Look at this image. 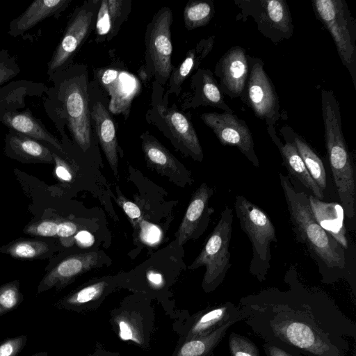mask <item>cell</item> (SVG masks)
Wrapping results in <instances>:
<instances>
[{"instance_id":"cell-1","label":"cell","mask_w":356,"mask_h":356,"mask_svg":"<svg viewBox=\"0 0 356 356\" xmlns=\"http://www.w3.org/2000/svg\"><path fill=\"white\" fill-rule=\"evenodd\" d=\"M284 290L270 287L242 297L245 323L266 342L301 356H348L347 338L356 323L325 291L305 285L296 266L284 277Z\"/></svg>"},{"instance_id":"cell-2","label":"cell","mask_w":356,"mask_h":356,"mask_svg":"<svg viewBox=\"0 0 356 356\" xmlns=\"http://www.w3.org/2000/svg\"><path fill=\"white\" fill-rule=\"evenodd\" d=\"M279 177L296 240L305 246L315 261L321 282L332 284L345 280L355 296V280L346 249L317 222L311 211L309 195L295 188L287 176L280 172Z\"/></svg>"},{"instance_id":"cell-3","label":"cell","mask_w":356,"mask_h":356,"mask_svg":"<svg viewBox=\"0 0 356 356\" xmlns=\"http://www.w3.org/2000/svg\"><path fill=\"white\" fill-rule=\"evenodd\" d=\"M54 83L53 95L58 129L66 126L72 141L82 154L96 156L98 141L94 132L89 108V73L83 63H73L49 76Z\"/></svg>"},{"instance_id":"cell-4","label":"cell","mask_w":356,"mask_h":356,"mask_svg":"<svg viewBox=\"0 0 356 356\" xmlns=\"http://www.w3.org/2000/svg\"><path fill=\"white\" fill-rule=\"evenodd\" d=\"M152 83L149 106L145 113L147 122L156 127L173 147L186 156L201 162L204 154L189 112L169 103L165 88Z\"/></svg>"},{"instance_id":"cell-5","label":"cell","mask_w":356,"mask_h":356,"mask_svg":"<svg viewBox=\"0 0 356 356\" xmlns=\"http://www.w3.org/2000/svg\"><path fill=\"white\" fill-rule=\"evenodd\" d=\"M172 10L161 8L146 26L145 33V63L138 70L143 82L151 81L165 87L174 69L172 63Z\"/></svg>"},{"instance_id":"cell-6","label":"cell","mask_w":356,"mask_h":356,"mask_svg":"<svg viewBox=\"0 0 356 356\" xmlns=\"http://www.w3.org/2000/svg\"><path fill=\"white\" fill-rule=\"evenodd\" d=\"M234 207L241 228L252 245L249 273L263 282L270 268V243L277 242L275 226L263 209L243 195L236 196Z\"/></svg>"},{"instance_id":"cell-7","label":"cell","mask_w":356,"mask_h":356,"mask_svg":"<svg viewBox=\"0 0 356 356\" xmlns=\"http://www.w3.org/2000/svg\"><path fill=\"white\" fill-rule=\"evenodd\" d=\"M325 147L334 185L348 220L355 216L356 185L351 154L342 132L338 117L324 120Z\"/></svg>"},{"instance_id":"cell-8","label":"cell","mask_w":356,"mask_h":356,"mask_svg":"<svg viewBox=\"0 0 356 356\" xmlns=\"http://www.w3.org/2000/svg\"><path fill=\"white\" fill-rule=\"evenodd\" d=\"M232 222L233 210L225 206L201 252L188 267L190 270L205 267L202 287L206 293L213 291L222 283L231 267Z\"/></svg>"},{"instance_id":"cell-9","label":"cell","mask_w":356,"mask_h":356,"mask_svg":"<svg viewBox=\"0 0 356 356\" xmlns=\"http://www.w3.org/2000/svg\"><path fill=\"white\" fill-rule=\"evenodd\" d=\"M316 16L327 29L356 89V21L343 0H314Z\"/></svg>"},{"instance_id":"cell-10","label":"cell","mask_w":356,"mask_h":356,"mask_svg":"<svg viewBox=\"0 0 356 356\" xmlns=\"http://www.w3.org/2000/svg\"><path fill=\"white\" fill-rule=\"evenodd\" d=\"M99 3L100 0H86L74 10L47 63L49 76L73 64L76 54L94 31Z\"/></svg>"},{"instance_id":"cell-11","label":"cell","mask_w":356,"mask_h":356,"mask_svg":"<svg viewBox=\"0 0 356 356\" xmlns=\"http://www.w3.org/2000/svg\"><path fill=\"white\" fill-rule=\"evenodd\" d=\"M93 79L106 96L110 113L122 115L126 120L134 99L142 91L140 79L117 60L108 66L95 68Z\"/></svg>"},{"instance_id":"cell-12","label":"cell","mask_w":356,"mask_h":356,"mask_svg":"<svg viewBox=\"0 0 356 356\" xmlns=\"http://www.w3.org/2000/svg\"><path fill=\"white\" fill-rule=\"evenodd\" d=\"M248 75L241 99L250 106L256 117L264 120L268 127H274L279 120V97L266 73L264 63L259 58L247 55Z\"/></svg>"},{"instance_id":"cell-13","label":"cell","mask_w":356,"mask_h":356,"mask_svg":"<svg viewBox=\"0 0 356 356\" xmlns=\"http://www.w3.org/2000/svg\"><path fill=\"white\" fill-rule=\"evenodd\" d=\"M235 4L241 10L237 19L250 16L257 29L277 43L289 39L294 26L286 2L284 0H237Z\"/></svg>"},{"instance_id":"cell-14","label":"cell","mask_w":356,"mask_h":356,"mask_svg":"<svg viewBox=\"0 0 356 356\" xmlns=\"http://www.w3.org/2000/svg\"><path fill=\"white\" fill-rule=\"evenodd\" d=\"M89 108L92 126L106 159L116 176L122 149L116 135V124L108 110V99L97 82H89Z\"/></svg>"},{"instance_id":"cell-15","label":"cell","mask_w":356,"mask_h":356,"mask_svg":"<svg viewBox=\"0 0 356 356\" xmlns=\"http://www.w3.org/2000/svg\"><path fill=\"white\" fill-rule=\"evenodd\" d=\"M200 119L213 131L222 145L237 147L254 167H259L252 133L245 121L227 112L204 113Z\"/></svg>"},{"instance_id":"cell-16","label":"cell","mask_w":356,"mask_h":356,"mask_svg":"<svg viewBox=\"0 0 356 356\" xmlns=\"http://www.w3.org/2000/svg\"><path fill=\"white\" fill-rule=\"evenodd\" d=\"M189 78L188 90L183 93L179 99L181 110L213 106L234 113L225 103L218 83L209 69L200 67Z\"/></svg>"},{"instance_id":"cell-17","label":"cell","mask_w":356,"mask_h":356,"mask_svg":"<svg viewBox=\"0 0 356 356\" xmlns=\"http://www.w3.org/2000/svg\"><path fill=\"white\" fill-rule=\"evenodd\" d=\"M215 74L222 94L231 99L241 97L248 75V64L245 49L234 46L227 50L216 65Z\"/></svg>"},{"instance_id":"cell-18","label":"cell","mask_w":356,"mask_h":356,"mask_svg":"<svg viewBox=\"0 0 356 356\" xmlns=\"http://www.w3.org/2000/svg\"><path fill=\"white\" fill-rule=\"evenodd\" d=\"M140 140L148 166L175 182L181 184L184 181L186 184L191 181L184 165L148 130L140 134Z\"/></svg>"},{"instance_id":"cell-19","label":"cell","mask_w":356,"mask_h":356,"mask_svg":"<svg viewBox=\"0 0 356 356\" xmlns=\"http://www.w3.org/2000/svg\"><path fill=\"white\" fill-rule=\"evenodd\" d=\"M213 193V188L206 183H202L193 193L177 232L179 246L192 238L198 237L206 229L213 212L209 207Z\"/></svg>"},{"instance_id":"cell-20","label":"cell","mask_w":356,"mask_h":356,"mask_svg":"<svg viewBox=\"0 0 356 356\" xmlns=\"http://www.w3.org/2000/svg\"><path fill=\"white\" fill-rule=\"evenodd\" d=\"M100 256L97 252H85L70 256L48 272L39 283L37 293L55 287L60 290L74 278L97 266Z\"/></svg>"},{"instance_id":"cell-21","label":"cell","mask_w":356,"mask_h":356,"mask_svg":"<svg viewBox=\"0 0 356 356\" xmlns=\"http://www.w3.org/2000/svg\"><path fill=\"white\" fill-rule=\"evenodd\" d=\"M243 319L244 314L240 307L232 302L208 307L193 318L185 339L208 335L227 323H236Z\"/></svg>"},{"instance_id":"cell-22","label":"cell","mask_w":356,"mask_h":356,"mask_svg":"<svg viewBox=\"0 0 356 356\" xmlns=\"http://www.w3.org/2000/svg\"><path fill=\"white\" fill-rule=\"evenodd\" d=\"M131 0H100L95 32L96 42L111 41L118 33L131 10Z\"/></svg>"},{"instance_id":"cell-23","label":"cell","mask_w":356,"mask_h":356,"mask_svg":"<svg viewBox=\"0 0 356 356\" xmlns=\"http://www.w3.org/2000/svg\"><path fill=\"white\" fill-rule=\"evenodd\" d=\"M71 2L72 0L34 1L19 16L10 22L8 33L15 38L47 18H58Z\"/></svg>"},{"instance_id":"cell-24","label":"cell","mask_w":356,"mask_h":356,"mask_svg":"<svg viewBox=\"0 0 356 356\" xmlns=\"http://www.w3.org/2000/svg\"><path fill=\"white\" fill-rule=\"evenodd\" d=\"M214 41V35L201 39L188 50L183 61L174 67L165 87L168 95H174L178 97L181 95L184 81L200 68L201 63L213 49Z\"/></svg>"},{"instance_id":"cell-25","label":"cell","mask_w":356,"mask_h":356,"mask_svg":"<svg viewBox=\"0 0 356 356\" xmlns=\"http://www.w3.org/2000/svg\"><path fill=\"white\" fill-rule=\"evenodd\" d=\"M5 154L22 163H54L52 151L39 140L9 129L5 138Z\"/></svg>"},{"instance_id":"cell-26","label":"cell","mask_w":356,"mask_h":356,"mask_svg":"<svg viewBox=\"0 0 356 356\" xmlns=\"http://www.w3.org/2000/svg\"><path fill=\"white\" fill-rule=\"evenodd\" d=\"M0 121L9 129L37 140L51 145L57 151L63 152L62 143L52 135L27 108L24 111H0Z\"/></svg>"},{"instance_id":"cell-27","label":"cell","mask_w":356,"mask_h":356,"mask_svg":"<svg viewBox=\"0 0 356 356\" xmlns=\"http://www.w3.org/2000/svg\"><path fill=\"white\" fill-rule=\"evenodd\" d=\"M312 214L319 225L343 248L348 249L344 212L337 202H325L313 195L309 196Z\"/></svg>"},{"instance_id":"cell-28","label":"cell","mask_w":356,"mask_h":356,"mask_svg":"<svg viewBox=\"0 0 356 356\" xmlns=\"http://www.w3.org/2000/svg\"><path fill=\"white\" fill-rule=\"evenodd\" d=\"M267 131L271 140L277 147L282 158L283 165L289 174L312 192L314 197L321 200L324 197L323 191L311 177L293 144L285 139V143H282L276 134L275 127H268Z\"/></svg>"},{"instance_id":"cell-29","label":"cell","mask_w":356,"mask_h":356,"mask_svg":"<svg viewBox=\"0 0 356 356\" xmlns=\"http://www.w3.org/2000/svg\"><path fill=\"white\" fill-rule=\"evenodd\" d=\"M280 131L284 139L291 142L296 147L311 177L324 192L327 187V177L321 159L309 143L291 127L286 125Z\"/></svg>"},{"instance_id":"cell-30","label":"cell","mask_w":356,"mask_h":356,"mask_svg":"<svg viewBox=\"0 0 356 356\" xmlns=\"http://www.w3.org/2000/svg\"><path fill=\"white\" fill-rule=\"evenodd\" d=\"M235 323H227L208 335L184 339L175 356H211L215 348L225 337L229 328Z\"/></svg>"},{"instance_id":"cell-31","label":"cell","mask_w":356,"mask_h":356,"mask_svg":"<svg viewBox=\"0 0 356 356\" xmlns=\"http://www.w3.org/2000/svg\"><path fill=\"white\" fill-rule=\"evenodd\" d=\"M108 283L101 280L76 290L55 302L58 309L79 312L92 300L99 298L107 290Z\"/></svg>"},{"instance_id":"cell-32","label":"cell","mask_w":356,"mask_h":356,"mask_svg":"<svg viewBox=\"0 0 356 356\" xmlns=\"http://www.w3.org/2000/svg\"><path fill=\"white\" fill-rule=\"evenodd\" d=\"M215 13L212 1H189L183 11V19L185 28L191 31L208 24Z\"/></svg>"},{"instance_id":"cell-33","label":"cell","mask_w":356,"mask_h":356,"mask_svg":"<svg viewBox=\"0 0 356 356\" xmlns=\"http://www.w3.org/2000/svg\"><path fill=\"white\" fill-rule=\"evenodd\" d=\"M49 250L48 245L41 241L19 240L6 248V252L14 258L30 259L40 257Z\"/></svg>"},{"instance_id":"cell-34","label":"cell","mask_w":356,"mask_h":356,"mask_svg":"<svg viewBox=\"0 0 356 356\" xmlns=\"http://www.w3.org/2000/svg\"><path fill=\"white\" fill-rule=\"evenodd\" d=\"M24 296L19 289V283L15 280L0 286V317L9 313L23 302Z\"/></svg>"},{"instance_id":"cell-35","label":"cell","mask_w":356,"mask_h":356,"mask_svg":"<svg viewBox=\"0 0 356 356\" xmlns=\"http://www.w3.org/2000/svg\"><path fill=\"white\" fill-rule=\"evenodd\" d=\"M228 346L231 356H259V349L252 340L235 332L229 334Z\"/></svg>"},{"instance_id":"cell-36","label":"cell","mask_w":356,"mask_h":356,"mask_svg":"<svg viewBox=\"0 0 356 356\" xmlns=\"http://www.w3.org/2000/svg\"><path fill=\"white\" fill-rule=\"evenodd\" d=\"M19 72L17 56L6 49H0V86L16 76Z\"/></svg>"},{"instance_id":"cell-37","label":"cell","mask_w":356,"mask_h":356,"mask_svg":"<svg viewBox=\"0 0 356 356\" xmlns=\"http://www.w3.org/2000/svg\"><path fill=\"white\" fill-rule=\"evenodd\" d=\"M27 342V337L21 334L4 339L0 342V356H18Z\"/></svg>"},{"instance_id":"cell-38","label":"cell","mask_w":356,"mask_h":356,"mask_svg":"<svg viewBox=\"0 0 356 356\" xmlns=\"http://www.w3.org/2000/svg\"><path fill=\"white\" fill-rule=\"evenodd\" d=\"M58 223L55 220H43L28 226L24 232L29 234L45 237L57 236Z\"/></svg>"},{"instance_id":"cell-39","label":"cell","mask_w":356,"mask_h":356,"mask_svg":"<svg viewBox=\"0 0 356 356\" xmlns=\"http://www.w3.org/2000/svg\"><path fill=\"white\" fill-rule=\"evenodd\" d=\"M52 156L55 163V172L57 177L63 181H71L72 179V173L67 163L54 152H52Z\"/></svg>"},{"instance_id":"cell-40","label":"cell","mask_w":356,"mask_h":356,"mask_svg":"<svg viewBox=\"0 0 356 356\" xmlns=\"http://www.w3.org/2000/svg\"><path fill=\"white\" fill-rule=\"evenodd\" d=\"M160 230L154 225L146 223L141 229L143 239L149 243H156L159 240Z\"/></svg>"},{"instance_id":"cell-41","label":"cell","mask_w":356,"mask_h":356,"mask_svg":"<svg viewBox=\"0 0 356 356\" xmlns=\"http://www.w3.org/2000/svg\"><path fill=\"white\" fill-rule=\"evenodd\" d=\"M119 204L129 218L135 220L140 218L141 211L135 203L125 199H122L120 200Z\"/></svg>"},{"instance_id":"cell-42","label":"cell","mask_w":356,"mask_h":356,"mask_svg":"<svg viewBox=\"0 0 356 356\" xmlns=\"http://www.w3.org/2000/svg\"><path fill=\"white\" fill-rule=\"evenodd\" d=\"M77 230L76 225L70 221H63L58 223L57 236L60 238H67L74 235Z\"/></svg>"},{"instance_id":"cell-43","label":"cell","mask_w":356,"mask_h":356,"mask_svg":"<svg viewBox=\"0 0 356 356\" xmlns=\"http://www.w3.org/2000/svg\"><path fill=\"white\" fill-rule=\"evenodd\" d=\"M266 356H296L271 343L266 342L263 345Z\"/></svg>"},{"instance_id":"cell-44","label":"cell","mask_w":356,"mask_h":356,"mask_svg":"<svg viewBox=\"0 0 356 356\" xmlns=\"http://www.w3.org/2000/svg\"><path fill=\"white\" fill-rule=\"evenodd\" d=\"M77 243L83 247L91 246L94 243L93 236L87 231H81L75 236Z\"/></svg>"},{"instance_id":"cell-45","label":"cell","mask_w":356,"mask_h":356,"mask_svg":"<svg viewBox=\"0 0 356 356\" xmlns=\"http://www.w3.org/2000/svg\"><path fill=\"white\" fill-rule=\"evenodd\" d=\"M149 283L154 288H159L163 285V278L161 274L154 270H149L147 274Z\"/></svg>"},{"instance_id":"cell-46","label":"cell","mask_w":356,"mask_h":356,"mask_svg":"<svg viewBox=\"0 0 356 356\" xmlns=\"http://www.w3.org/2000/svg\"><path fill=\"white\" fill-rule=\"evenodd\" d=\"M47 352L46 351H42V352H38V353H36L33 355H31L30 356H47Z\"/></svg>"},{"instance_id":"cell-47","label":"cell","mask_w":356,"mask_h":356,"mask_svg":"<svg viewBox=\"0 0 356 356\" xmlns=\"http://www.w3.org/2000/svg\"><path fill=\"white\" fill-rule=\"evenodd\" d=\"M92 356H115L114 355H109L108 353H96Z\"/></svg>"}]
</instances>
